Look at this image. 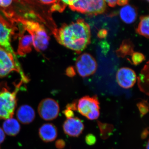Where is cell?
Instances as JSON below:
<instances>
[{"label": "cell", "instance_id": "6da1fadb", "mask_svg": "<svg viewBox=\"0 0 149 149\" xmlns=\"http://www.w3.org/2000/svg\"><path fill=\"white\" fill-rule=\"evenodd\" d=\"M53 34L60 44L78 54L82 52L91 43V27L82 19L63 24L60 28L54 30Z\"/></svg>", "mask_w": 149, "mask_h": 149}, {"label": "cell", "instance_id": "7a4b0ae2", "mask_svg": "<svg viewBox=\"0 0 149 149\" xmlns=\"http://www.w3.org/2000/svg\"><path fill=\"white\" fill-rule=\"evenodd\" d=\"M12 19L19 22L22 25L23 29L31 35L33 40V47L37 52H42L47 49L50 38L42 25L36 22L20 17Z\"/></svg>", "mask_w": 149, "mask_h": 149}, {"label": "cell", "instance_id": "3957f363", "mask_svg": "<svg viewBox=\"0 0 149 149\" xmlns=\"http://www.w3.org/2000/svg\"><path fill=\"white\" fill-rule=\"evenodd\" d=\"M13 71L19 73L23 83H27L29 81L22 68L17 56L0 47V78L6 77Z\"/></svg>", "mask_w": 149, "mask_h": 149}, {"label": "cell", "instance_id": "277c9868", "mask_svg": "<svg viewBox=\"0 0 149 149\" xmlns=\"http://www.w3.org/2000/svg\"><path fill=\"white\" fill-rule=\"evenodd\" d=\"M22 81L17 85L14 92H10L7 88L0 91V119L12 118L14 113L17 104V94L19 90Z\"/></svg>", "mask_w": 149, "mask_h": 149}, {"label": "cell", "instance_id": "5b68a950", "mask_svg": "<svg viewBox=\"0 0 149 149\" xmlns=\"http://www.w3.org/2000/svg\"><path fill=\"white\" fill-rule=\"evenodd\" d=\"M100 102L97 96H84L77 103V111L89 120L97 119L100 115Z\"/></svg>", "mask_w": 149, "mask_h": 149}, {"label": "cell", "instance_id": "8992f818", "mask_svg": "<svg viewBox=\"0 0 149 149\" xmlns=\"http://www.w3.org/2000/svg\"><path fill=\"white\" fill-rule=\"evenodd\" d=\"M69 7L80 13L96 15L104 12L106 4L104 0H77Z\"/></svg>", "mask_w": 149, "mask_h": 149}, {"label": "cell", "instance_id": "52a82bcc", "mask_svg": "<svg viewBox=\"0 0 149 149\" xmlns=\"http://www.w3.org/2000/svg\"><path fill=\"white\" fill-rule=\"evenodd\" d=\"M95 59L91 54L84 53L77 57L75 67L77 73L82 77L91 76L95 72L97 69Z\"/></svg>", "mask_w": 149, "mask_h": 149}, {"label": "cell", "instance_id": "ba28073f", "mask_svg": "<svg viewBox=\"0 0 149 149\" xmlns=\"http://www.w3.org/2000/svg\"><path fill=\"white\" fill-rule=\"evenodd\" d=\"M58 103L54 99L46 98L41 101L38 107V113L40 117L46 120L56 119L59 113Z\"/></svg>", "mask_w": 149, "mask_h": 149}, {"label": "cell", "instance_id": "9c48e42d", "mask_svg": "<svg viewBox=\"0 0 149 149\" xmlns=\"http://www.w3.org/2000/svg\"><path fill=\"white\" fill-rule=\"evenodd\" d=\"M14 28L0 15V47L16 56L11 43L12 37L15 33Z\"/></svg>", "mask_w": 149, "mask_h": 149}, {"label": "cell", "instance_id": "30bf717a", "mask_svg": "<svg viewBox=\"0 0 149 149\" xmlns=\"http://www.w3.org/2000/svg\"><path fill=\"white\" fill-rule=\"evenodd\" d=\"M116 80L120 87L128 89L132 88L136 84L137 76L133 69L128 67H122L118 70Z\"/></svg>", "mask_w": 149, "mask_h": 149}, {"label": "cell", "instance_id": "8fae6325", "mask_svg": "<svg viewBox=\"0 0 149 149\" xmlns=\"http://www.w3.org/2000/svg\"><path fill=\"white\" fill-rule=\"evenodd\" d=\"M63 131L68 136L77 137L80 136L84 129V125L82 120L77 117L67 119L63 125Z\"/></svg>", "mask_w": 149, "mask_h": 149}, {"label": "cell", "instance_id": "7c38bea8", "mask_svg": "<svg viewBox=\"0 0 149 149\" xmlns=\"http://www.w3.org/2000/svg\"><path fill=\"white\" fill-rule=\"evenodd\" d=\"M22 30L18 34L19 42L17 53L21 56H24L32 51L33 46V40L31 35L28 33L26 34L24 29Z\"/></svg>", "mask_w": 149, "mask_h": 149}, {"label": "cell", "instance_id": "4fadbf2b", "mask_svg": "<svg viewBox=\"0 0 149 149\" xmlns=\"http://www.w3.org/2000/svg\"><path fill=\"white\" fill-rule=\"evenodd\" d=\"M39 134L40 138L44 142H52L57 137V129L55 125L52 123H45L40 127Z\"/></svg>", "mask_w": 149, "mask_h": 149}, {"label": "cell", "instance_id": "5bb4252c", "mask_svg": "<svg viewBox=\"0 0 149 149\" xmlns=\"http://www.w3.org/2000/svg\"><path fill=\"white\" fill-rule=\"evenodd\" d=\"M17 119L23 124L31 123L35 118V111L32 107L24 105L19 108L17 112Z\"/></svg>", "mask_w": 149, "mask_h": 149}, {"label": "cell", "instance_id": "9a60e30c", "mask_svg": "<svg viewBox=\"0 0 149 149\" xmlns=\"http://www.w3.org/2000/svg\"><path fill=\"white\" fill-rule=\"evenodd\" d=\"M137 81L140 91L149 95V60L141 70Z\"/></svg>", "mask_w": 149, "mask_h": 149}, {"label": "cell", "instance_id": "2e32d148", "mask_svg": "<svg viewBox=\"0 0 149 149\" xmlns=\"http://www.w3.org/2000/svg\"><path fill=\"white\" fill-rule=\"evenodd\" d=\"M120 16L122 21L126 24H131L136 20L137 12L136 8L130 5H126L120 9Z\"/></svg>", "mask_w": 149, "mask_h": 149}, {"label": "cell", "instance_id": "e0dca14e", "mask_svg": "<svg viewBox=\"0 0 149 149\" xmlns=\"http://www.w3.org/2000/svg\"><path fill=\"white\" fill-rule=\"evenodd\" d=\"M134 46L132 41L129 39L123 40L119 48L116 51L118 57L124 58L127 56L132 55L134 52Z\"/></svg>", "mask_w": 149, "mask_h": 149}, {"label": "cell", "instance_id": "ac0fdd59", "mask_svg": "<svg viewBox=\"0 0 149 149\" xmlns=\"http://www.w3.org/2000/svg\"><path fill=\"white\" fill-rule=\"evenodd\" d=\"M4 132L10 136H15L20 130V126L17 120L12 118L6 119L3 123Z\"/></svg>", "mask_w": 149, "mask_h": 149}, {"label": "cell", "instance_id": "d6986e66", "mask_svg": "<svg viewBox=\"0 0 149 149\" xmlns=\"http://www.w3.org/2000/svg\"><path fill=\"white\" fill-rule=\"evenodd\" d=\"M136 32L139 35L149 39V15L141 16Z\"/></svg>", "mask_w": 149, "mask_h": 149}, {"label": "cell", "instance_id": "ffe728a7", "mask_svg": "<svg viewBox=\"0 0 149 149\" xmlns=\"http://www.w3.org/2000/svg\"><path fill=\"white\" fill-rule=\"evenodd\" d=\"M98 125L100 131L101 136L102 139H106L108 138L112 132L113 126L107 123H102L98 122Z\"/></svg>", "mask_w": 149, "mask_h": 149}, {"label": "cell", "instance_id": "44dd1931", "mask_svg": "<svg viewBox=\"0 0 149 149\" xmlns=\"http://www.w3.org/2000/svg\"><path fill=\"white\" fill-rule=\"evenodd\" d=\"M131 56V59H129V61L135 65L141 64L146 60V57L142 53L134 52Z\"/></svg>", "mask_w": 149, "mask_h": 149}, {"label": "cell", "instance_id": "7402d4cb", "mask_svg": "<svg viewBox=\"0 0 149 149\" xmlns=\"http://www.w3.org/2000/svg\"><path fill=\"white\" fill-rule=\"evenodd\" d=\"M137 106L142 117L149 112V102L148 100H142L137 104Z\"/></svg>", "mask_w": 149, "mask_h": 149}, {"label": "cell", "instance_id": "603a6c76", "mask_svg": "<svg viewBox=\"0 0 149 149\" xmlns=\"http://www.w3.org/2000/svg\"><path fill=\"white\" fill-rule=\"evenodd\" d=\"M85 141L88 146H92L96 143L97 142V139L95 135L90 133L85 136Z\"/></svg>", "mask_w": 149, "mask_h": 149}, {"label": "cell", "instance_id": "cb8c5ba5", "mask_svg": "<svg viewBox=\"0 0 149 149\" xmlns=\"http://www.w3.org/2000/svg\"><path fill=\"white\" fill-rule=\"evenodd\" d=\"M63 113L64 114L65 117L67 119L72 118L74 117V115L73 111L72 110L67 109H65L63 111Z\"/></svg>", "mask_w": 149, "mask_h": 149}, {"label": "cell", "instance_id": "d4e9b609", "mask_svg": "<svg viewBox=\"0 0 149 149\" xmlns=\"http://www.w3.org/2000/svg\"><path fill=\"white\" fill-rule=\"evenodd\" d=\"M65 141L63 139H60L57 140L55 143L56 148L58 149H63L65 146Z\"/></svg>", "mask_w": 149, "mask_h": 149}, {"label": "cell", "instance_id": "484cf974", "mask_svg": "<svg viewBox=\"0 0 149 149\" xmlns=\"http://www.w3.org/2000/svg\"><path fill=\"white\" fill-rule=\"evenodd\" d=\"M65 73L69 77H74L76 74L74 68L72 66H69L65 70Z\"/></svg>", "mask_w": 149, "mask_h": 149}, {"label": "cell", "instance_id": "4316f807", "mask_svg": "<svg viewBox=\"0 0 149 149\" xmlns=\"http://www.w3.org/2000/svg\"><path fill=\"white\" fill-rule=\"evenodd\" d=\"M13 0H0V7L6 8L11 5Z\"/></svg>", "mask_w": 149, "mask_h": 149}, {"label": "cell", "instance_id": "83f0119b", "mask_svg": "<svg viewBox=\"0 0 149 149\" xmlns=\"http://www.w3.org/2000/svg\"><path fill=\"white\" fill-rule=\"evenodd\" d=\"M108 34V31L107 29H102L99 30L97 33V36L100 39H104L106 37Z\"/></svg>", "mask_w": 149, "mask_h": 149}, {"label": "cell", "instance_id": "f1b7e54d", "mask_svg": "<svg viewBox=\"0 0 149 149\" xmlns=\"http://www.w3.org/2000/svg\"><path fill=\"white\" fill-rule=\"evenodd\" d=\"M77 102H74L68 104L66 106V109L72 110L73 111H77Z\"/></svg>", "mask_w": 149, "mask_h": 149}, {"label": "cell", "instance_id": "f546056e", "mask_svg": "<svg viewBox=\"0 0 149 149\" xmlns=\"http://www.w3.org/2000/svg\"><path fill=\"white\" fill-rule=\"evenodd\" d=\"M68 0H58L56 3L59 5L64 10L66 6L68 5Z\"/></svg>", "mask_w": 149, "mask_h": 149}, {"label": "cell", "instance_id": "4dcf8cb0", "mask_svg": "<svg viewBox=\"0 0 149 149\" xmlns=\"http://www.w3.org/2000/svg\"><path fill=\"white\" fill-rule=\"evenodd\" d=\"M37 1L45 5L54 4L58 0H37Z\"/></svg>", "mask_w": 149, "mask_h": 149}, {"label": "cell", "instance_id": "1f68e13d", "mask_svg": "<svg viewBox=\"0 0 149 149\" xmlns=\"http://www.w3.org/2000/svg\"><path fill=\"white\" fill-rule=\"evenodd\" d=\"M109 6L113 7L117 5L118 0H104Z\"/></svg>", "mask_w": 149, "mask_h": 149}, {"label": "cell", "instance_id": "d6a6232c", "mask_svg": "<svg viewBox=\"0 0 149 149\" xmlns=\"http://www.w3.org/2000/svg\"><path fill=\"white\" fill-rule=\"evenodd\" d=\"M5 139V134L1 128H0V144L2 143Z\"/></svg>", "mask_w": 149, "mask_h": 149}, {"label": "cell", "instance_id": "836d02e7", "mask_svg": "<svg viewBox=\"0 0 149 149\" xmlns=\"http://www.w3.org/2000/svg\"><path fill=\"white\" fill-rule=\"evenodd\" d=\"M149 131L148 129H145L143 131V133H142V135H141V137H142V139H146L147 137H148V136H149Z\"/></svg>", "mask_w": 149, "mask_h": 149}, {"label": "cell", "instance_id": "e575fe53", "mask_svg": "<svg viewBox=\"0 0 149 149\" xmlns=\"http://www.w3.org/2000/svg\"><path fill=\"white\" fill-rule=\"evenodd\" d=\"M128 0H118L117 5L119 6H125L128 3Z\"/></svg>", "mask_w": 149, "mask_h": 149}, {"label": "cell", "instance_id": "d590c367", "mask_svg": "<svg viewBox=\"0 0 149 149\" xmlns=\"http://www.w3.org/2000/svg\"><path fill=\"white\" fill-rule=\"evenodd\" d=\"M146 149H149V139L147 142L146 146Z\"/></svg>", "mask_w": 149, "mask_h": 149}, {"label": "cell", "instance_id": "8d00e7d4", "mask_svg": "<svg viewBox=\"0 0 149 149\" xmlns=\"http://www.w3.org/2000/svg\"><path fill=\"white\" fill-rule=\"evenodd\" d=\"M147 1H148L149 2V0H147Z\"/></svg>", "mask_w": 149, "mask_h": 149}]
</instances>
